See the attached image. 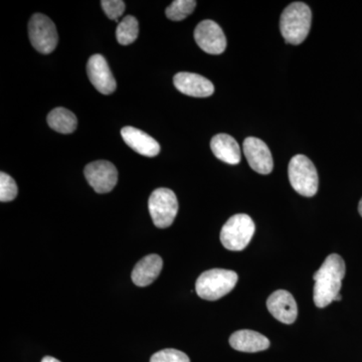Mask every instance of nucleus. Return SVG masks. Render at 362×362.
<instances>
[{
    "mask_svg": "<svg viewBox=\"0 0 362 362\" xmlns=\"http://www.w3.org/2000/svg\"><path fill=\"white\" fill-rule=\"evenodd\" d=\"M345 271L346 268L341 257L331 254L314 274L313 300L318 308L327 307L335 301V298L340 294Z\"/></svg>",
    "mask_w": 362,
    "mask_h": 362,
    "instance_id": "nucleus-1",
    "label": "nucleus"
},
{
    "mask_svg": "<svg viewBox=\"0 0 362 362\" xmlns=\"http://www.w3.org/2000/svg\"><path fill=\"white\" fill-rule=\"evenodd\" d=\"M311 9L303 2H293L281 14L280 30L288 44H302L310 32Z\"/></svg>",
    "mask_w": 362,
    "mask_h": 362,
    "instance_id": "nucleus-2",
    "label": "nucleus"
},
{
    "mask_svg": "<svg viewBox=\"0 0 362 362\" xmlns=\"http://www.w3.org/2000/svg\"><path fill=\"white\" fill-rule=\"evenodd\" d=\"M239 276L225 269H211L199 276L195 283V291L202 299L216 301L228 294L237 285Z\"/></svg>",
    "mask_w": 362,
    "mask_h": 362,
    "instance_id": "nucleus-3",
    "label": "nucleus"
},
{
    "mask_svg": "<svg viewBox=\"0 0 362 362\" xmlns=\"http://www.w3.org/2000/svg\"><path fill=\"white\" fill-rule=\"evenodd\" d=\"M255 230L256 226L251 216L245 214H235L221 228V244L230 251H243L251 242Z\"/></svg>",
    "mask_w": 362,
    "mask_h": 362,
    "instance_id": "nucleus-4",
    "label": "nucleus"
},
{
    "mask_svg": "<svg viewBox=\"0 0 362 362\" xmlns=\"http://www.w3.org/2000/svg\"><path fill=\"white\" fill-rule=\"evenodd\" d=\"M290 183L295 192L306 197H314L318 190L319 178L313 162L305 156L293 157L288 168Z\"/></svg>",
    "mask_w": 362,
    "mask_h": 362,
    "instance_id": "nucleus-5",
    "label": "nucleus"
},
{
    "mask_svg": "<svg viewBox=\"0 0 362 362\" xmlns=\"http://www.w3.org/2000/svg\"><path fill=\"white\" fill-rule=\"evenodd\" d=\"M148 209L152 221L157 228H168L173 225L177 214V197L169 188H157L150 195Z\"/></svg>",
    "mask_w": 362,
    "mask_h": 362,
    "instance_id": "nucleus-6",
    "label": "nucleus"
},
{
    "mask_svg": "<svg viewBox=\"0 0 362 362\" xmlns=\"http://www.w3.org/2000/svg\"><path fill=\"white\" fill-rule=\"evenodd\" d=\"M28 37L33 47L42 54H49L56 49L59 35L51 18L42 13H35L28 23Z\"/></svg>",
    "mask_w": 362,
    "mask_h": 362,
    "instance_id": "nucleus-7",
    "label": "nucleus"
},
{
    "mask_svg": "<svg viewBox=\"0 0 362 362\" xmlns=\"http://www.w3.org/2000/svg\"><path fill=\"white\" fill-rule=\"evenodd\" d=\"M85 177L98 194H107L118 182V171L113 163L106 160L90 162L85 168Z\"/></svg>",
    "mask_w": 362,
    "mask_h": 362,
    "instance_id": "nucleus-8",
    "label": "nucleus"
},
{
    "mask_svg": "<svg viewBox=\"0 0 362 362\" xmlns=\"http://www.w3.org/2000/svg\"><path fill=\"white\" fill-rule=\"evenodd\" d=\"M194 40L206 54H221L226 51V35L216 21L206 20L199 23L195 28Z\"/></svg>",
    "mask_w": 362,
    "mask_h": 362,
    "instance_id": "nucleus-9",
    "label": "nucleus"
},
{
    "mask_svg": "<svg viewBox=\"0 0 362 362\" xmlns=\"http://www.w3.org/2000/svg\"><path fill=\"white\" fill-rule=\"evenodd\" d=\"M245 156L252 170L267 175L274 168L273 157L265 142L256 137H247L243 144Z\"/></svg>",
    "mask_w": 362,
    "mask_h": 362,
    "instance_id": "nucleus-10",
    "label": "nucleus"
},
{
    "mask_svg": "<svg viewBox=\"0 0 362 362\" xmlns=\"http://www.w3.org/2000/svg\"><path fill=\"white\" fill-rule=\"evenodd\" d=\"M87 73L90 82L101 94L110 95L115 92L116 80L103 56L90 57L87 64Z\"/></svg>",
    "mask_w": 362,
    "mask_h": 362,
    "instance_id": "nucleus-11",
    "label": "nucleus"
},
{
    "mask_svg": "<svg viewBox=\"0 0 362 362\" xmlns=\"http://www.w3.org/2000/svg\"><path fill=\"white\" fill-rule=\"evenodd\" d=\"M267 307L272 315L278 321L292 324L296 321L298 307L291 293L286 290H278L267 300Z\"/></svg>",
    "mask_w": 362,
    "mask_h": 362,
    "instance_id": "nucleus-12",
    "label": "nucleus"
},
{
    "mask_svg": "<svg viewBox=\"0 0 362 362\" xmlns=\"http://www.w3.org/2000/svg\"><path fill=\"white\" fill-rule=\"evenodd\" d=\"M173 84L180 93L190 97L206 98L214 93V86L209 78L187 71L176 74Z\"/></svg>",
    "mask_w": 362,
    "mask_h": 362,
    "instance_id": "nucleus-13",
    "label": "nucleus"
},
{
    "mask_svg": "<svg viewBox=\"0 0 362 362\" xmlns=\"http://www.w3.org/2000/svg\"><path fill=\"white\" fill-rule=\"evenodd\" d=\"M121 135L130 148L143 156L156 157L160 152L159 143L151 136L137 128L131 127V126L124 127L121 130Z\"/></svg>",
    "mask_w": 362,
    "mask_h": 362,
    "instance_id": "nucleus-14",
    "label": "nucleus"
},
{
    "mask_svg": "<svg viewBox=\"0 0 362 362\" xmlns=\"http://www.w3.org/2000/svg\"><path fill=\"white\" fill-rule=\"evenodd\" d=\"M163 267V261L158 255L152 254L140 259L132 271L133 283L138 287H146L156 280Z\"/></svg>",
    "mask_w": 362,
    "mask_h": 362,
    "instance_id": "nucleus-15",
    "label": "nucleus"
},
{
    "mask_svg": "<svg viewBox=\"0 0 362 362\" xmlns=\"http://www.w3.org/2000/svg\"><path fill=\"white\" fill-rule=\"evenodd\" d=\"M230 344L238 351L255 354L268 349L270 340L257 331L245 329L233 333L230 337Z\"/></svg>",
    "mask_w": 362,
    "mask_h": 362,
    "instance_id": "nucleus-16",
    "label": "nucleus"
},
{
    "mask_svg": "<svg viewBox=\"0 0 362 362\" xmlns=\"http://www.w3.org/2000/svg\"><path fill=\"white\" fill-rule=\"evenodd\" d=\"M211 148L214 156L225 163L230 165L240 163V146L232 136L223 133L214 136L211 141Z\"/></svg>",
    "mask_w": 362,
    "mask_h": 362,
    "instance_id": "nucleus-17",
    "label": "nucleus"
},
{
    "mask_svg": "<svg viewBox=\"0 0 362 362\" xmlns=\"http://www.w3.org/2000/svg\"><path fill=\"white\" fill-rule=\"evenodd\" d=\"M47 121L52 129L62 134H71L78 127L77 117L73 112L63 107H59L49 112Z\"/></svg>",
    "mask_w": 362,
    "mask_h": 362,
    "instance_id": "nucleus-18",
    "label": "nucleus"
},
{
    "mask_svg": "<svg viewBox=\"0 0 362 362\" xmlns=\"http://www.w3.org/2000/svg\"><path fill=\"white\" fill-rule=\"evenodd\" d=\"M138 33H139L138 21L134 16H127L117 26L116 39L120 45H131L137 40Z\"/></svg>",
    "mask_w": 362,
    "mask_h": 362,
    "instance_id": "nucleus-19",
    "label": "nucleus"
},
{
    "mask_svg": "<svg viewBox=\"0 0 362 362\" xmlns=\"http://www.w3.org/2000/svg\"><path fill=\"white\" fill-rule=\"evenodd\" d=\"M195 7L197 1L194 0H175L166 8L165 14L169 20L180 21L194 13Z\"/></svg>",
    "mask_w": 362,
    "mask_h": 362,
    "instance_id": "nucleus-20",
    "label": "nucleus"
},
{
    "mask_svg": "<svg viewBox=\"0 0 362 362\" xmlns=\"http://www.w3.org/2000/svg\"><path fill=\"white\" fill-rule=\"evenodd\" d=\"M18 194V185L13 178L6 173H0V201L2 202L13 201Z\"/></svg>",
    "mask_w": 362,
    "mask_h": 362,
    "instance_id": "nucleus-21",
    "label": "nucleus"
},
{
    "mask_svg": "<svg viewBox=\"0 0 362 362\" xmlns=\"http://www.w3.org/2000/svg\"><path fill=\"white\" fill-rule=\"evenodd\" d=\"M150 362H190V359L185 352L169 349L154 354Z\"/></svg>",
    "mask_w": 362,
    "mask_h": 362,
    "instance_id": "nucleus-22",
    "label": "nucleus"
},
{
    "mask_svg": "<svg viewBox=\"0 0 362 362\" xmlns=\"http://www.w3.org/2000/svg\"><path fill=\"white\" fill-rule=\"evenodd\" d=\"M101 6L104 13L112 21L118 20L126 9L125 2L122 0H103Z\"/></svg>",
    "mask_w": 362,
    "mask_h": 362,
    "instance_id": "nucleus-23",
    "label": "nucleus"
},
{
    "mask_svg": "<svg viewBox=\"0 0 362 362\" xmlns=\"http://www.w3.org/2000/svg\"><path fill=\"white\" fill-rule=\"evenodd\" d=\"M42 362H61L58 361V359L54 358V357L52 356H45L42 358Z\"/></svg>",
    "mask_w": 362,
    "mask_h": 362,
    "instance_id": "nucleus-24",
    "label": "nucleus"
},
{
    "mask_svg": "<svg viewBox=\"0 0 362 362\" xmlns=\"http://www.w3.org/2000/svg\"><path fill=\"white\" fill-rule=\"evenodd\" d=\"M358 211H359V214H361V216H362V199H361V202H359Z\"/></svg>",
    "mask_w": 362,
    "mask_h": 362,
    "instance_id": "nucleus-25",
    "label": "nucleus"
},
{
    "mask_svg": "<svg viewBox=\"0 0 362 362\" xmlns=\"http://www.w3.org/2000/svg\"><path fill=\"white\" fill-rule=\"evenodd\" d=\"M342 299V296L341 295H338V296L337 298H335V301H340V300Z\"/></svg>",
    "mask_w": 362,
    "mask_h": 362,
    "instance_id": "nucleus-26",
    "label": "nucleus"
}]
</instances>
